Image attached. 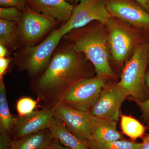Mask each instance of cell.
<instances>
[{"instance_id": "cell-15", "label": "cell", "mask_w": 149, "mask_h": 149, "mask_svg": "<svg viewBox=\"0 0 149 149\" xmlns=\"http://www.w3.org/2000/svg\"><path fill=\"white\" fill-rule=\"evenodd\" d=\"M54 139L50 129L12 141L10 149H48Z\"/></svg>"}, {"instance_id": "cell-26", "label": "cell", "mask_w": 149, "mask_h": 149, "mask_svg": "<svg viewBox=\"0 0 149 149\" xmlns=\"http://www.w3.org/2000/svg\"><path fill=\"white\" fill-rule=\"evenodd\" d=\"M10 60L7 57L0 58V80L3 79L8 68Z\"/></svg>"}, {"instance_id": "cell-5", "label": "cell", "mask_w": 149, "mask_h": 149, "mask_svg": "<svg viewBox=\"0 0 149 149\" xmlns=\"http://www.w3.org/2000/svg\"><path fill=\"white\" fill-rule=\"evenodd\" d=\"M64 36L59 27L38 45L25 47L16 56L19 68L31 76L40 75L48 66L52 54Z\"/></svg>"}, {"instance_id": "cell-25", "label": "cell", "mask_w": 149, "mask_h": 149, "mask_svg": "<svg viewBox=\"0 0 149 149\" xmlns=\"http://www.w3.org/2000/svg\"><path fill=\"white\" fill-rule=\"evenodd\" d=\"M12 140L5 133H0V149H10Z\"/></svg>"}, {"instance_id": "cell-30", "label": "cell", "mask_w": 149, "mask_h": 149, "mask_svg": "<svg viewBox=\"0 0 149 149\" xmlns=\"http://www.w3.org/2000/svg\"><path fill=\"white\" fill-rule=\"evenodd\" d=\"M149 12V0H134Z\"/></svg>"}, {"instance_id": "cell-29", "label": "cell", "mask_w": 149, "mask_h": 149, "mask_svg": "<svg viewBox=\"0 0 149 149\" xmlns=\"http://www.w3.org/2000/svg\"><path fill=\"white\" fill-rule=\"evenodd\" d=\"M8 55V49L1 44H0V58L7 57Z\"/></svg>"}, {"instance_id": "cell-23", "label": "cell", "mask_w": 149, "mask_h": 149, "mask_svg": "<svg viewBox=\"0 0 149 149\" xmlns=\"http://www.w3.org/2000/svg\"><path fill=\"white\" fill-rule=\"evenodd\" d=\"M146 83L149 91V71H147L146 75ZM142 113V117L146 120H149V96L146 100L137 102Z\"/></svg>"}, {"instance_id": "cell-13", "label": "cell", "mask_w": 149, "mask_h": 149, "mask_svg": "<svg viewBox=\"0 0 149 149\" xmlns=\"http://www.w3.org/2000/svg\"><path fill=\"white\" fill-rule=\"evenodd\" d=\"M33 10L66 22L72 15L74 6L65 0H29Z\"/></svg>"}, {"instance_id": "cell-19", "label": "cell", "mask_w": 149, "mask_h": 149, "mask_svg": "<svg viewBox=\"0 0 149 149\" xmlns=\"http://www.w3.org/2000/svg\"><path fill=\"white\" fill-rule=\"evenodd\" d=\"M120 127L123 134L133 140L143 137L146 130V127L139 120L124 115L121 116Z\"/></svg>"}, {"instance_id": "cell-28", "label": "cell", "mask_w": 149, "mask_h": 149, "mask_svg": "<svg viewBox=\"0 0 149 149\" xmlns=\"http://www.w3.org/2000/svg\"><path fill=\"white\" fill-rule=\"evenodd\" d=\"M139 149H149V134L143 137Z\"/></svg>"}, {"instance_id": "cell-4", "label": "cell", "mask_w": 149, "mask_h": 149, "mask_svg": "<svg viewBox=\"0 0 149 149\" xmlns=\"http://www.w3.org/2000/svg\"><path fill=\"white\" fill-rule=\"evenodd\" d=\"M110 53L115 61H126L141 43L148 41V32L137 30L111 17L106 24Z\"/></svg>"}, {"instance_id": "cell-3", "label": "cell", "mask_w": 149, "mask_h": 149, "mask_svg": "<svg viewBox=\"0 0 149 149\" xmlns=\"http://www.w3.org/2000/svg\"><path fill=\"white\" fill-rule=\"evenodd\" d=\"M149 43L143 42L134 52L126 63L118 84L126 90L136 103L146 100L149 91L146 83L147 68L149 64Z\"/></svg>"}, {"instance_id": "cell-10", "label": "cell", "mask_w": 149, "mask_h": 149, "mask_svg": "<svg viewBox=\"0 0 149 149\" xmlns=\"http://www.w3.org/2000/svg\"><path fill=\"white\" fill-rule=\"evenodd\" d=\"M128 96V91L118 83L107 85L89 112L93 116L118 121L120 107Z\"/></svg>"}, {"instance_id": "cell-21", "label": "cell", "mask_w": 149, "mask_h": 149, "mask_svg": "<svg viewBox=\"0 0 149 149\" xmlns=\"http://www.w3.org/2000/svg\"><path fill=\"white\" fill-rule=\"evenodd\" d=\"M37 102L32 98L24 97L17 102L16 108L19 116H23L30 114L37 107Z\"/></svg>"}, {"instance_id": "cell-11", "label": "cell", "mask_w": 149, "mask_h": 149, "mask_svg": "<svg viewBox=\"0 0 149 149\" xmlns=\"http://www.w3.org/2000/svg\"><path fill=\"white\" fill-rule=\"evenodd\" d=\"M54 117L62 121L70 132L87 143L91 137V114L57 103L52 107Z\"/></svg>"}, {"instance_id": "cell-16", "label": "cell", "mask_w": 149, "mask_h": 149, "mask_svg": "<svg viewBox=\"0 0 149 149\" xmlns=\"http://www.w3.org/2000/svg\"><path fill=\"white\" fill-rule=\"evenodd\" d=\"M54 139L71 149H90L88 144L78 139L67 128L63 123L54 118L49 128Z\"/></svg>"}, {"instance_id": "cell-7", "label": "cell", "mask_w": 149, "mask_h": 149, "mask_svg": "<svg viewBox=\"0 0 149 149\" xmlns=\"http://www.w3.org/2000/svg\"><path fill=\"white\" fill-rule=\"evenodd\" d=\"M79 3L74 8L70 18L60 27L64 35L72 29L82 28L93 21L105 25L111 16L107 10L105 0H75Z\"/></svg>"}, {"instance_id": "cell-22", "label": "cell", "mask_w": 149, "mask_h": 149, "mask_svg": "<svg viewBox=\"0 0 149 149\" xmlns=\"http://www.w3.org/2000/svg\"><path fill=\"white\" fill-rule=\"evenodd\" d=\"M22 15V14L20 10L15 7H2L0 8L1 19L14 22L18 23Z\"/></svg>"}, {"instance_id": "cell-17", "label": "cell", "mask_w": 149, "mask_h": 149, "mask_svg": "<svg viewBox=\"0 0 149 149\" xmlns=\"http://www.w3.org/2000/svg\"><path fill=\"white\" fill-rule=\"evenodd\" d=\"M16 121V118L10 111L5 85L3 78L0 80V132L10 136Z\"/></svg>"}, {"instance_id": "cell-9", "label": "cell", "mask_w": 149, "mask_h": 149, "mask_svg": "<svg viewBox=\"0 0 149 149\" xmlns=\"http://www.w3.org/2000/svg\"><path fill=\"white\" fill-rule=\"evenodd\" d=\"M54 18L33 10L22 14L18 23V40L27 46L33 44L56 24Z\"/></svg>"}, {"instance_id": "cell-8", "label": "cell", "mask_w": 149, "mask_h": 149, "mask_svg": "<svg viewBox=\"0 0 149 149\" xmlns=\"http://www.w3.org/2000/svg\"><path fill=\"white\" fill-rule=\"evenodd\" d=\"M109 13L124 24L149 33V12L134 0H105Z\"/></svg>"}, {"instance_id": "cell-20", "label": "cell", "mask_w": 149, "mask_h": 149, "mask_svg": "<svg viewBox=\"0 0 149 149\" xmlns=\"http://www.w3.org/2000/svg\"><path fill=\"white\" fill-rule=\"evenodd\" d=\"M87 144L90 149H139L141 147V143L125 139L102 142L96 141L91 137Z\"/></svg>"}, {"instance_id": "cell-27", "label": "cell", "mask_w": 149, "mask_h": 149, "mask_svg": "<svg viewBox=\"0 0 149 149\" xmlns=\"http://www.w3.org/2000/svg\"><path fill=\"white\" fill-rule=\"evenodd\" d=\"M50 149H71L63 146L57 140L54 139L49 147Z\"/></svg>"}, {"instance_id": "cell-2", "label": "cell", "mask_w": 149, "mask_h": 149, "mask_svg": "<svg viewBox=\"0 0 149 149\" xmlns=\"http://www.w3.org/2000/svg\"><path fill=\"white\" fill-rule=\"evenodd\" d=\"M102 24L72 29L63 37L74 50L83 54L94 66L97 76L105 79L116 76L109 64L108 32ZM104 25V24H103Z\"/></svg>"}, {"instance_id": "cell-33", "label": "cell", "mask_w": 149, "mask_h": 149, "mask_svg": "<svg viewBox=\"0 0 149 149\" xmlns=\"http://www.w3.org/2000/svg\"></svg>"}, {"instance_id": "cell-6", "label": "cell", "mask_w": 149, "mask_h": 149, "mask_svg": "<svg viewBox=\"0 0 149 149\" xmlns=\"http://www.w3.org/2000/svg\"><path fill=\"white\" fill-rule=\"evenodd\" d=\"M106 80L97 75L82 79L70 88L58 103L89 112L107 86Z\"/></svg>"}, {"instance_id": "cell-1", "label": "cell", "mask_w": 149, "mask_h": 149, "mask_svg": "<svg viewBox=\"0 0 149 149\" xmlns=\"http://www.w3.org/2000/svg\"><path fill=\"white\" fill-rule=\"evenodd\" d=\"M82 55L69 45L57 51L32 85L39 100L53 106L74 84L91 77L88 59Z\"/></svg>"}, {"instance_id": "cell-12", "label": "cell", "mask_w": 149, "mask_h": 149, "mask_svg": "<svg viewBox=\"0 0 149 149\" xmlns=\"http://www.w3.org/2000/svg\"><path fill=\"white\" fill-rule=\"evenodd\" d=\"M54 118L51 109L49 108L33 111L24 116H18L12 134L15 139L49 129Z\"/></svg>"}, {"instance_id": "cell-14", "label": "cell", "mask_w": 149, "mask_h": 149, "mask_svg": "<svg viewBox=\"0 0 149 149\" xmlns=\"http://www.w3.org/2000/svg\"><path fill=\"white\" fill-rule=\"evenodd\" d=\"M117 122L91 115V138L102 142L124 139L122 134L117 130Z\"/></svg>"}, {"instance_id": "cell-32", "label": "cell", "mask_w": 149, "mask_h": 149, "mask_svg": "<svg viewBox=\"0 0 149 149\" xmlns=\"http://www.w3.org/2000/svg\"></svg>"}, {"instance_id": "cell-24", "label": "cell", "mask_w": 149, "mask_h": 149, "mask_svg": "<svg viewBox=\"0 0 149 149\" xmlns=\"http://www.w3.org/2000/svg\"><path fill=\"white\" fill-rule=\"evenodd\" d=\"M26 0H0V5L3 7H15L19 10L24 8Z\"/></svg>"}, {"instance_id": "cell-31", "label": "cell", "mask_w": 149, "mask_h": 149, "mask_svg": "<svg viewBox=\"0 0 149 149\" xmlns=\"http://www.w3.org/2000/svg\"><path fill=\"white\" fill-rule=\"evenodd\" d=\"M148 62L149 64V45L148 48Z\"/></svg>"}, {"instance_id": "cell-18", "label": "cell", "mask_w": 149, "mask_h": 149, "mask_svg": "<svg viewBox=\"0 0 149 149\" xmlns=\"http://www.w3.org/2000/svg\"><path fill=\"white\" fill-rule=\"evenodd\" d=\"M18 23L0 19V44L7 48H15L18 41Z\"/></svg>"}]
</instances>
